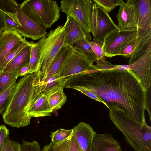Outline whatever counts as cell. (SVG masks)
Listing matches in <instances>:
<instances>
[{
    "mask_svg": "<svg viewBox=\"0 0 151 151\" xmlns=\"http://www.w3.org/2000/svg\"><path fill=\"white\" fill-rule=\"evenodd\" d=\"M74 86L94 93L110 110L121 111L136 121L146 123L147 90L134 71L93 67L71 77L65 88Z\"/></svg>",
    "mask_w": 151,
    "mask_h": 151,
    "instance_id": "cell-1",
    "label": "cell"
},
{
    "mask_svg": "<svg viewBox=\"0 0 151 151\" xmlns=\"http://www.w3.org/2000/svg\"><path fill=\"white\" fill-rule=\"evenodd\" d=\"M40 80L35 73L21 78L17 83L14 93L3 115L6 124L19 128L30 124L31 117L28 114L30 106L41 93Z\"/></svg>",
    "mask_w": 151,
    "mask_h": 151,
    "instance_id": "cell-2",
    "label": "cell"
},
{
    "mask_svg": "<svg viewBox=\"0 0 151 151\" xmlns=\"http://www.w3.org/2000/svg\"><path fill=\"white\" fill-rule=\"evenodd\" d=\"M109 117L126 142L136 151H151V127L129 117L123 112L109 110Z\"/></svg>",
    "mask_w": 151,
    "mask_h": 151,
    "instance_id": "cell-3",
    "label": "cell"
},
{
    "mask_svg": "<svg viewBox=\"0 0 151 151\" xmlns=\"http://www.w3.org/2000/svg\"><path fill=\"white\" fill-rule=\"evenodd\" d=\"M65 24L52 29L35 43L38 56V67L35 72L40 79V84L54 58L64 45Z\"/></svg>",
    "mask_w": 151,
    "mask_h": 151,
    "instance_id": "cell-4",
    "label": "cell"
},
{
    "mask_svg": "<svg viewBox=\"0 0 151 151\" xmlns=\"http://www.w3.org/2000/svg\"><path fill=\"white\" fill-rule=\"evenodd\" d=\"M21 10L37 24L50 28L59 18L60 7L53 0H26L20 4Z\"/></svg>",
    "mask_w": 151,
    "mask_h": 151,
    "instance_id": "cell-5",
    "label": "cell"
},
{
    "mask_svg": "<svg viewBox=\"0 0 151 151\" xmlns=\"http://www.w3.org/2000/svg\"><path fill=\"white\" fill-rule=\"evenodd\" d=\"M150 49H151V10L142 7L139 9L136 37L129 63L135 62Z\"/></svg>",
    "mask_w": 151,
    "mask_h": 151,
    "instance_id": "cell-6",
    "label": "cell"
},
{
    "mask_svg": "<svg viewBox=\"0 0 151 151\" xmlns=\"http://www.w3.org/2000/svg\"><path fill=\"white\" fill-rule=\"evenodd\" d=\"M93 0H63L60 9L67 17H73L88 34L91 32Z\"/></svg>",
    "mask_w": 151,
    "mask_h": 151,
    "instance_id": "cell-7",
    "label": "cell"
},
{
    "mask_svg": "<svg viewBox=\"0 0 151 151\" xmlns=\"http://www.w3.org/2000/svg\"><path fill=\"white\" fill-rule=\"evenodd\" d=\"M73 47V51L65 60L55 74L67 81L74 76L93 68V62L83 50Z\"/></svg>",
    "mask_w": 151,
    "mask_h": 151,
    "instance_id": "cell-8",
    "label": "cell"
},
{
    "mask_svg": "<svg viewBox=\"0 0 151 151\" xmlns=\"http://www.w3.org/2000/svg\"><path fill=\"white\" fill-rule=\"evenodd\" d=\"M137 30L111 31L105 37L102 48L105 57L119 55L127 45L135 40Z\"/></svg>",
    "mask_w": 151,
    "mask_h": 151,
    "instance_id": "cell-9",
    "label": "cell"
},
{
    "mask_svg": "<svg viewBox=\"0 0 151 151\" xmlns=\"http://www.w3.org/2000/svg\"><path fill=\"white\" fill-rule=\"evenodd\" d=\"M91 26L93 40L102 44L107 34L112 31L119 30L108 13L95 3L93 8Z\"/></svg>",
    "mask_w": 151,
    "mask_h": 151,
    "instance_id": "cell-10",
    "label": "cell"
},
{
    "mask_svg": "<svg viewBox=\"0 0 151 151\" xmlns=\"http://www.w3.org/2000/svg\"><path fill=\"white\" fill-rule=\"evenodd\" d=\"M151 49H150L134 63L125 65H114L112 69L134 71L144 87L147 90L151 86Z\"/></svg>",
    "mask_w": 151,
    "mask_h": 151,
    "instance_id": "cell-11",
    "label": "cell"
},
{
    "mask_svg": "<svg viewBox=\"0 0 151 151\" xmlns=\"http://www.w3.org/2000/svg\"><path fill=\"white\" fill-rule=\"evenodd\" d=\"M120 6L117 15L119 30H137L139 17L138 0H128Z\"/></svg>",
    "mask_w": 151,
    "mask_h": 151,
    "instance_id": "cell-12",
    "label": "cell"
},
{
    "mask_svg": "<svg viewBox=\"0 0 151 151\" xmlns=\"http://www.w3.org/2000/svg\"><path fill=\"white\" fill-rule=\"evenodd\" d=\"M16 12L21 27H17L15 30L22 36L33 40L40 39L47 34L46 28L37 24L28 17L20 8V4H18Z\"/></svg>",
    "mask_w": 151,
    "mask_h": 151,
    "instance_id": "cell-13",
    "label": "cell"
},
{
    "mask_svg": "<svg viewBox=\"0 0 151 151\" xmlns=\"http://www.w3.org/2000/svg\"><path fill=\"white\" fill-rule=\"evenodd\" d=\"M65 24V33L64 45L73 46L75 42L81 40L91 41L90 34L87 33L71 17H67Z\"/></svg>",
    "mask_w": 151,
    "mask_h": 151,
    "instance_id": "cell-14",
    "label": "cell"
},
{
    "mask_svg": "<svg viewBox=\"0 0 151 151\" xmlns=\"http://www.w3.org/2000/svg\"><path fill=\"white\" fill-rule=\"evenodd\" d=\"M73 129L82 151H90L96 132L89 124L82 122Z\"/></svg>",
    "mask_w": 151,
    "mask_h": 151,
    "instance_id": "cell-15",
    "label": "cell"
},
{
    "mask_svg": "<svg viewBox=\"0 0 151 151\" xmlns=\"http://www.w3.org/2000/svg\"><path fill=\"white\" fill-rule=\"evenodd\" d=\"M119 142L111 134H97L93 141L90 151H121Z\"/></svg>",
    "mask_w": 151,
    "mask_h": 151,
    "instance_id": "cell-16",
    "label": "cell"
},
{
    "mask_svg": "<svg viewBox=\"0 0 151 151\" xmlns=\"http://www.w3.org/2000/svg\"><path fill=\"white\" fill-rule=\"evenodd\" d=\"M24 38L16 30L5 29L0 36V63L17 43Z\"/></svg>",
    "mask_w": 151,
    "mask_h": 151,
    "instance_id": "cell-17",
    "label": "cell"
},
{
    "mask_svg": "<svg viewBox=\"0 0 151 151\" xmlns=\"http://www.w3.org/2000/svg\"><path fill=\"white\" fill-rule=\"evenodd\" d=\"M74 49L73 46L64 45L61 47L54 58L40 84L46 83L56 73L64 61Z\"/></svg>",
    "mask_w": 151,
    "mask_h": 151,
    "instance_id": "cell-18",
    "label": "cell"
},
{
    "mask_svg": "<svg viewBox=\"0 0 151 151\" xmlns=\"http://www.w3.org/2000/svg\"><path fill=\"white\" fill-rule=\"evenodd\" d=\"M53 110L49 104L46 95L41 93L30 106L28 113L31 117H42L51 116Z\"/></svg>",
    "mask_w": 151,
    "mask_h": 151,
    "instance_id": "cell-19",
    "label": "cell"
},
{
    "mask_svg": "<svg viewBox=\"0 0 151 151\" xmlns=\"http://www.w3.org/2000/svg\"><path fill=\"white\" fill-rule=\"evenodd\" d=\"M31 44L23 48L7 64L3 71L12 72L19 70L27 64H29Z\"/></svg>",
    "mask_w": 151,
    "mask_h": 151,
    "instance_id": "cell-20",
    "label": "cell"
},
{
    "mask_svg": "<svg viewBox=\"0 0 151 151\" xmlns=\"http://www.w3.org/2000/svg\"><path fill=\"white\" fill-rule=\"evenodd\" d=\"M64 88L61 87L55 89L46 95L49 104L53 110L60 109L67 101V96L63 91Z\"/></svg>",
    "mask_w": 151,
    "mask_h": 151,
    "instance_id": "cell-21",
    "label": "cell"
},
{
    "mask_svg": "<svg viewBox=\"0 0 151 151\" xmlns=\"http://www.w3.org/2000/svg\"><path fill=\"white\" fill-rule=\"evenodd\" d=\"M25 38L16 44L0 63V73L2 72L5 67L22 49L31 44Z\"/></svg>",
    "mask_w": 151,
    "mask_h": 151,
    "instance_id": "cell-22",
    "label": "cell"
},
{
    "mask_svg": "<svg viewBox=\"0 0 151 151\" xmlns=\"http://www.w3.org/2000/svg\"><path fill=\"white\" fill-rule=\"evenodd\" d=\"M66 81L55 74L46 83L40 84L41 93L46 95L55 89L61 87L64 88Z\"/></svg>",
    "mask_w": 151,
    "mask_h": 151,
    "instance_id": "cell-23",
    "label": "cell"
},
{
    "mask_svg": "<svg viewBox=\"0 0 151 151\" xmlns=\"http://www.w3.org/2000/svg\"><path fill=\"white\" fill-rule=\"evenodd\" d=\"M19 70L0 73V94L7 89L18 77Z\"/></svg>",
    "mask_w": 151,
    "mask_h": 151,
    "instance_id": "cell-24",
    "label": "cell"
},
{
    "mask_svg": "<svg viewBox=\"0 0 151 151\" xmlns=\"http://www.w3.org/2000/svg\"><path fill=\"white\" fill-rule=\"evenodd\" d=\"M16 85L15 80L7 89L0 94V114L6 109L14 93Z\"/></svg>",
    "mask_w": 151,
    "mask_h": 151,
    "instance_id": "cell-25",
    "label": "cell"
},
{
    "mask_svg": "<svg viewBox=\"0 0 151 151\" xmlns=\"http://www.w3.org/2000/svg\"><path fill=\"white\" fill-rule=\"evenodd\" d=\"M3 13L6 27V29L15 30L16 28L21 27L17 17L16 8L15 12Z\"/></svg>",
    "mask_w": 151,
    "mask_h": 151,
    "instance_id": "cell-26",
    "label": "cell"
},
{
    "mask_svg": "<svg viewBox=\"0 0 151 151\" xmlns=\"http://www.w3.org/2000/svg\"><path fill=\"white\" fill-rule=\"evenodd\" d=\"M88 41L84 40L77 41L75 42L73 45L81 48L93 63L96 62L97 59L96 56L91 48Z\"/></svg>",
    "mask_w": 151,
    "mask_h": 151,
    "instance_id": "cell-27",
    "label": "cell"
},
{
    "mask_svg": "<svg viewBox=\"0 0 151 151\" xmlns=\"http://www.w3.org/2000/svg\"><path fill=\"white\" fill-rule=\"evenodd\" d=\"M73 128L69 130L59 129L51 133L50 135L51 142L58 143L70 136L73 132Z\"/></svg>",
    "mask_w": 151,
    "mask_h": 151,
    "instance_id": "cell-28",
    "label": "cell"
},
{
    "mask_svg": "<svg viewBox=\"0 0 151 151\" xmlns=\"http://www.w3.org/2000/svg\"><path fill=\"white\" fill-rule=\"evenodd\" d=\"M93 1L108 13L116 6H120L124 2L122 0H93Z\"/></svg>",
    "mask_w": 151,
    "mask_h": 151,
    "instance_id": "cell-29",
    "label": "cell"
},
{
    "mask_svg": "<svg viewBox=\"0 0 151 151\" xmlns=\"http://www.w3.org/2000/svg\"><path fill=\"white\" fill-rule=\"evenodd\" d=\"M38 52L35 43L31 41V51L29 65V74H31L36 71L38 67Z\"/></svg>",
    "mask_w": 151,
    "mask_h": 151,
    "instance_id": "cell-30",
    "label": "cell"
},
{
    "mask_svg": "<svg viewBox=\"0 0 151 151\" xmlns=\"http://www.w3.org/2000/svg\"><path fill=\"white\" fill-rule=\"evenodd\" d=\"M68 138L57 143L51 142L45 146L42 151H65Z\"/></svg>",
    "mask_w": 151,
    "mask_h": 151,
    "instance_id": "cell-31",
    "label": "cell"
},
{
    "mask_svg": "<svg viewBox=\"0 0 151 151\" xmlns=\"http://www.w3.org/2000/svg\"><path fill=\"white\" fill-rule=\"evenodd\" d=\"M9 139V130L5 125H0V151H4L5 147Z\"/></svg>",
    "mask_w": 151,
    "mask_h": 151,
    "instance_id": "cell-32",
    "label": "cell"
},
{
    "mask_svg": "<svg viewBox=\"0 0 151 151\" xmlns=\"http://www.w3.org/2000/svg\"><path fill=\"white\" fill-rule=\"evenodd\" d=\"M21 151H41L40 146L35 140L29 142L23 140L21 144Z\"/></svg>",
    "mask_w": 151,
    "mask_h": 151,
    "instance_id": "cell-33",
    "label": "cell"
},
{
    "mask_svg": "<svg viewBox=\"0 0 151 151\" xmlns=\"http://www.w3.org/2000/svg\"><path fill=\"white\" fill-rule=\"evenodd\" d=\"M65 151H82L73 132L68 137Z\"/></svg>",
    "mask_w": 151,
    "mask_h": 151,
    "instance_id": "cell-34",
    "label": "cell"
},
{
    "mask_svg": "<svg viewBox=\"0 0 151 151\" xmlns=\"http://www.w3.org/2000/svg\"><path fill=\"white\" fill-rule=\"evenodd\" d=\"M89 43L96 56L97 60L105 58V56L102 50V44L93 40L89 42Z\"/></svg>",
    "mask_w": 151,
    "mask_h": 151,
    "instance_id": "cell-35",
    "label": "cell"
},
{
    "mask_svg": "<svg viewBox=\"0 0 151 151\" xmlns=\"http://www.w3.org/2000/svg\"><path fill=\"white\" fill-rule=\"evenodd\" d=\"M70 88L76 89L83 93L89 97L104 104V102L99 98L94 93L83 87L74 86L71 87Z\"/></svg>",
    "mask_w": 151,
    "mask_h": 151,
    "instance_id": "cell-36",
    "label": "cell"
},
{
    "mask_svg": "<svg viewBox=\"0 0 151 151\" xmlns=\"http://www.w3.org/2000/svg\"><path fill=\"white\" fill-rule=\"evenodd\" d=\"M21 144L18 142L9 139L4 151H21Z\"/></svg>",
    "mask_w": 151,
    "mask_h": 151,
    "instance_id": "cell-37",
    "label": "cell"
},
{
    "mask_svg": "<svg viewBox=\"0 0 151 151\" xmlns=\"http://www.w3.org/2000/svg\"><path fill=\"white\" fill-rule=\"evenodd\" d=\"M135 40L127 45L119 53V55H122L130 58L134 50Z\"/></svg>",
    "mask_w": 151,
    "mask_h": 151,
    "instance_id": "cell-38",
    "label": "cell"
},
{
    "mask_svg": "<svg viewBox=\"0 0 151 151\" xmlns=\"http://www.w3.org/2000/svg\"><path fill=\"white\" fill-rule=\"evenodd\" d=\"M29 64H27L19 69L18 72V77L26 76L29 74Z\"/></svg>",
    "mask_w": 151,
    "mask_h": 151,
    "instance_id": "cell-39",
    "label": "cell"
},
{
    "mask_svg": "<svg viewBox=\"0 0 151 151\" xmlns=\"http://www.w3.org/2000/svg\"><path fill=\"white\" fill-rule=\"evenodd\" d=\"M6 28L4 13L0 10V32Z\"/></svg>",
    "mask_w": 151,
    "mask_h": 151,
    "instance_id": "cell-40",
    "label": "cell"
},
{
    "mask_svg": "<svg viewBox=\"0 0 151 151\" xmlns=\"http://www.w3.org/2000/svg\"><path fill=\"white\" fill-rule=\"evenodd\" d=\"M1 33H2V32H0V36H1Z\"/></svg>",
    "mask_w": 151,
    "mask_h": 151,
    "instance_id": "cell-41",
    "label": "cell"
},
{
    "mask_svg": "<svg viewBox=\"0 0 151 151\" xmlns=\"http://www.w3.org/2000/svg\"><path fill=\"white\" fill-rule=\"evenodd\" d=\"M121 151H122V150H121Z\"/></svg>",
    "mask_w": 151,
    "mask_h": 151,
    "instance_id": "cell-42",
    "label": "cell"
}]
</instances>
